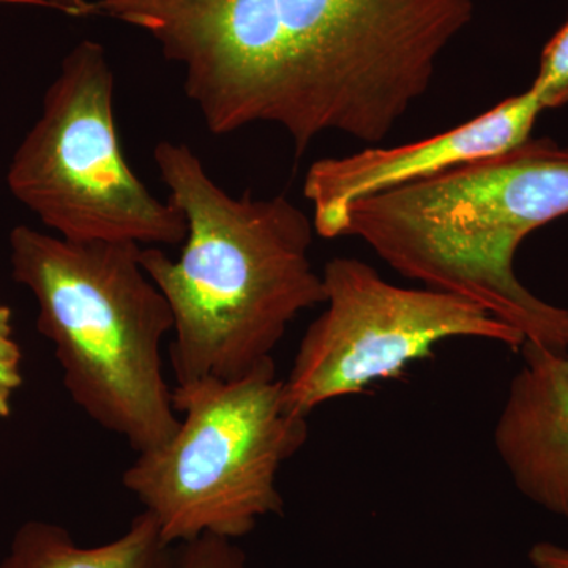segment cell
Segmentation results:
<instances>
[{
  "instance_id": "3957f363",
  "label": "cell",
  "mask_w": 568,
  "mask_h": 568,
  "mask_svg": "<svg viewBox=\"0 0 568 568\" xmlns=\"http://www.w3.org/2000/svg\"><path fill=\"white\" fill-rule=\"evenodd\" d=\"M564 215L568 149L529 140L355 201L339 237L361 239L406 278L480 305L525 343L567 353L568 310L536 297L514 271L521 242Z\"/></svg>"
},
{
  "instance_id": "277c9868",
  "label": "cell",
  "mask_w": 568,
  "mask_h": 568,
  "mask_svg": "<svg viewBox=\"0 0 568 568\" xmlns=\"http://www.w3.org/2000/svg\"><path fill=\"white\" fill-rule=\"evenodd\" d=\"M11 276L39 304L37 328L54 346L63 386L97 425L138 454L179 426L163 375L174 317L130 242H71L20 224L9 239Z\"/></svg>"
},
{
  "instance_id": "ba28073f",
  "label": "cell",
  "mask_w": 568,
  "mask_h": 568,
  "mask_svg": "<svg viewBox=\"0 0 568 568\" xmlns=\"http://www.w3.org/2000/svg\"><path fill=\"white\" fill-rule=\"evenodd\" d=\"M541 110L544 104L530 88L473 121L424 141L317 160L306 171L304 181V196L313 207L315 233L324 239L339 237L347 205L362 197L424 181L474 160L514 151L530 140Z\"/></svg>"
},
{
  "instance_id": "9a60e30c",
  "label": "cell",
  "mask_w": 568,
  "mask_h": 568,
  "mask_svg": "<svg viewBox=\"0 0 568 568\" xmlns=\"http://www.w3.org/2000/svg\"><path fill=\"white\" fill-rule=\"evenodd\" d=\"M33 6L62 11L73 18H82L88 0H32Z\"/></svg>"
},
{
  "instance_id": "5bb4252c",
  "label": "cell",
  "mask_w": 568,
  "mask_h": 568,
  "mask_svg": "<svg viewBox=\"0 0 568 568\" xmlns=\"http://www.w3.org/2000/svg\"><path fill=\"white\" fill-rule=\"evenodd\" d=\"M528 559L534 568H568V548L538 541L530 547Z\"/></svg>"
},
{
  "instance_id": "8fae6325",
  "label": "cell",
  "mask_w": 568,
  "mask_h": 568,
  "mask_svg": "<svg viewBox=\"0 0 568 568\" xmlns=\"http://www.w3.org/2000/svg\"><path fill=\"white\" fill-rule=\"evenodd\" d=\"M530 88L545 110L568 103V20L541 52L540 69Z\"/></svg>"
},
{
  "instance_id": "6da1fadb",
  "label": "cell",
  "mask_w": 568,
  "mask_h": 568,
  "mask_svg": "<svg viewBox=\"0 0 568 568\" xmlns=\"http://www.w3.org/2000/svg\"><path fill=\"white\" fill-rule=\"evenodd\" d=\"M477 0H93L183 70L209 132L274 123L302 155L320 134L386 140L428 92Z\"/></svg>"
},
{
  "instance_id": "5b68a950",
  "label": "cell",
  "mask_w": 568,
  "mask_h": 568,
  "mask_svg": "<svg viewBox=\"0 0 568 568\" xmlns=\"http://www.w3.org/2000/svg\"><path fill=\"white\" fill-rule=\"evenodd\" d=\"M174 435L138 454L123 487L159 523L171 547L203 536L237 540L283 514L278 473L308 437L284 406L275 362L235 381L178 384Z\"/></svg>"
},
{
  "instance_id": "7a4b0ae2",
  "label": "cell",
  "mask_w": 568,
  "mask_h": 568,
  "mask_svg": "<svg viewBox=\"0 0 568 568\" xmlns=\"http://www.w3.org/2000/svg\"><path fill=\"white\" fill-rule=\"evenodd\" d=\"M153 159L186 222L179 260L159 246L140 252L173 312L175 381H235L274 364L295 317L325 302L310 260L313 220L284 196H231L190 145L160 141Z\"/></svg>"
},
{
  "instance_id": "2e32d148",
  "label": "cell",
  "mask_w": 568,
  "mask_h": 568,
  "mask_svg": "<svg viewBox=\"0 0 568 568\" xmlns=\"http://www.w3.org/2000/svg\"><path fill=\"white\" fill-rule=\"evenodd\" d=\"M0 3H11V6H33L32 0H0Z\"/></svg>"
},
{
  "instance_id": "30bf717a",
  "label": "cell",
  "mask_w": 568,
  "mask_h": 568,
  "mask_svg": "<svg viewBox=\"0 0 568 568\" xmlns=\"http://www.w3.org/2000/svg\"><path fill=\"white\" fill-rule=\"evenodd\" d=\"M173 548L145 510L121 537L97 547H81L62 526L28 521L14 532L0 568H170Z\"/></svg>"
},
{
  "instance_id": "8992f818",
  "label": "cell",
  "mask_w": 568,
  "mask_h": 568,
  "mask_svg": "<svg viewBox=\"0 0 568 568\" xmlns=\"http://www.w3.org/2000/svg\"><path fill=\"white\" fill-rule=\"evenodd\" d=\"M114 91L103 44L80 41L11 159L10 193L67 241L181 245L185 216L153 196L123 155Z\"/></svg>"
},
{
  "instance_id": "52a82bcc",
  "label": "cell",
  "mask_w": 568,
  "mask_h": 568,
  "mask_svg": "<svg viewBox=\"0 0 568 568\" xmlns=\"http://www.w3.org/2000/svg\"><path fill=\"white\" fill-rule=\"evenodd\" d=\"M325 310L306 328L283 379L284 406L308 418L325 402L362 394L403 375L452 338H480L521 349L525 336L480 305L386 282L372 265L334 257L323 268Z\"/></svg>"
},
{
  "instance_id": "4fadbf2b",
  "label": "cell",
  "mask_w": 568,
  "mask_h": 568,
  "mask_svg": "<svg viewBox=\"0 0 568 568\" xmlns=\"http://www.w3.org/2000/svg\"><path fill=\"white\" fill-rule=\"evenodd\" d=\"M22 353L14 338L13 313L0 302V418L10 417L13 398L22 386Z\"/></svg>"
},
{
  "instance_id": "7c38bea8",
  "label": "cell",
  "mask_w": 568,
  "mask_h": 568,
  "mask_svg": "<svg viewBox=\"0 0 568 568\" xmlns=\"http://www.w3.org/2000/svg\"><path fill=\"white\" fill-rule=\"evenodd\" d=\"M170 568H250L246 555L230 538L203 536L173 548Z\"/></svg>"
},
{
  "instance_id": "9c48e42d",
  "label": "cell",
  "mask_w": 568,
  "mask_h": 568,
  "mask_svg": "<svg viewBox=\"0 0 568 568\" xmlns=\"http://www.w3.org/2000/svg\"><path fill=\"white\" fill-rule=\"evenodd\" d=\"M495 426V447L515 487L568 519V351L525 343Z\"/></svg>"
}]
</instances>
